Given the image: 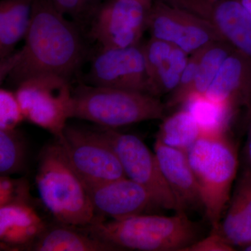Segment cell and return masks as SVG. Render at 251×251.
Masks as SVG:
<instances>
[{
  "mask_svg": "<svg viewBox=\"0 0 251 251\" xmlns=\"http://www.w3.org/2000/svg\"><path fill=\"white\" fill-rule=\"evenodd\" d=\"M85 33L51 0H34L24 45L0 61V80L17 87L30 77L58 75L72 81L90 57Z\"/></svg>",
  "mask_w": 251,
  "mask_h": 251,
  "instance_id": "6da1fadb",
  "label": "cell"
},
{
  "mask_svg": "<svg viewBox=\"0 0 251 251\" xmlns=\"http://www.w3.org/2000/svg\"><path fill=\"white\" fill-rule=\"evenodd\" d=\"M83 229L119 251H184L199 239V227L186 211L171 216L140 214L110 222L99 216Z\"/></svg>",
  "mask_w": 251,
  "mask_h": 251,
  "instance_id": "7a4b0ae2",
  "label": "cell"
},
{
  "mask_svg": "<svg viewBox=\"0 0 251 251\" xmlns=\"http://www.w3.org/2000/svg\"><path fill=\"white\" fill-rule=\"evenodd\" d=\"M36 184L41 202L57 222L86 228L98 219L85 184L58 140L41 151Z\"/></svg>",
  "mask_w": 251,
  "mask_h": 251,
  "instance_id": "3957f363",
  "label": "cell"
},
{
  "mask_svg": "<svg viewBox=\"0 0 251 251\" xmlns=\"http://www.w3.org/2000/svg\"><path fill=\"white\" fill-rule=\"evenodd\" d=\"M186 153L206 218L219 229L239 166L237 146L227 133L202 134Z\"/></svg>",
  "mask_w": 251,
  "mask_h": 251,
  "instance_id": "277c9868",
  "label": "cell"
},
{
  "mask_svg": "<svg viewBox=\"0 0 251 251\" xmlns=\"http://www.w3.org/2000/svg\"><path fill=\"white\" fill-rule=\"evenodd\" d=\"M166 106L158 97L137 91L81 82L73 88L72 118L115 128L164 118Z\"/></svg>",
  "mask_w": 251,
  "mask_h": 251,
  "instance_id": "5b68a950",
  "label": "cell"
},
{
  "mask_svg": "<svg viewBox=\"0 0 251 251\" xmlns=\"http://www.w3.org/2000/svg\"><path fill=\"white\" fill-rule=\"evenodd\" d=\"M15 91L25 120L61 139L72 118V81L58 75H39L23 81Z\"/></svg>",
  "mask_w": 251,
  "mask_h": 251,
  "instance_id": "8992f818",
  "label": "cell"
},
{
  "mask_svg": "<svg viewBox=\"0 0 251 251\" xmlns=\"http://www.w3.org/2000/svg\"><path fill=\"white\" fill-rule=\"evenodd\" d=\"M57 140L85 185L127 177L116 151L101 130L67 125L62 138Z\"/></svg>",
  "mask_w": 251,
  "mask_h": 251,
  "instance_id": "52a82bcc",
  "label": "cell"
},
{
  "mask_svg": "<svg viewBox=\"0 0 251 251\" xmlns=\"http://www.w3.org/2000/svg\"><path fill=\"white\" fill-rule=\"evenodd\" d=\"M121 162L126 176L150 193L157 208L181 212V208L162 173L155 152L136 135L101 127Z\"/></svg>",
  "mask_w": 251,
  "mask_h": 251,
  "instance_id": "ba28073f",
  "label": "cell"
},
{
  "mask_svg": "<svg viewBox=\"0 0 251 251\" xmlns=\"http://www.w3.org/2000/svg\"><path fill=\"white\" fill-rule=\"evenodd\" d=\"M89 59L85 83L151 94L145 50L140 44L126 48L97 46Z\"/></svg>",
  "mask_w": 251,
  "mask_h": 251,
  "instance_id": "9c48e42d",
  "label": "cell"
},
{
  "mask_svg": "<svg viewBox=\"0 0 251 251\" xmlns=\"http://www.w3.org/2000/svg\"><path fill=\"white\" fill-rule=\"evenodd\" d=\"M151 7L141 0H108L91 20L86 36L101 48H126L140 44L148 28Z\"/></svg>",
  "mask_w": 251,
  "mask_h": 251,
  "instance_id": "30bf717a",
  "label": "cell"
},
{
  "mask_svg": "<svg viewBox=\"0 0 251 251\" xmlns=\"http://www.w3.org/2000/svg\"><path fill=\"white\" fill-rule=\"evenodd\" d=\"M202 20L179 8H171L162 1L151 5L148 28L152 39L170 43L186 53L198 52L211 43V33Z\"/></svg>",
  "mask_w": 251,
  "mask_h": 251,
  "instance_id": "8fae6325",
  "label": "cell"
},
{
  "mask_svg": "<svg viewBox=\"0 0 251 251\" xmlns=\"http://www.w3.org/2000/svg\"><path fill=\"white\" fill-rule=\"evenodd\" d=\"M85 186L96 213L101 216L122 220L156 207L148 191L128 177Z\"/></svg>",
  "mask_w": 251,
  "mask_h": 251,
  "instance_id": "7c38bea8",
  "label": "cell"
},
{
  "mask_svg": "<svg viewBox=\"0 0 251 251\" xmlns=\"http://www.w3.org/2000/svg\"><path fill=\"white\" fill-rule=\"evenodd\" d=\"M154 152L162 173L181 210L202 207L197 180L186 151L168 146L156 138Z\"/></svg>",
  "mask_w": 251,
  "mask_h": 251,
  "instance_id": "4fadbf2b",
  "label": "cell"
},
{
  "mask_svg": "<svg viewBox=\"0 0 251 251\" xmlns=\"http://www.w3.org/2000/svg\"><path fill=\"white\" fill-rule=\"evenodd\" d=\"M200 14L210 16L214 29L251 62V14L239 0H209Z\"/></svg>",
  "mask_w": 251,
  "mask_h": 251,
  "instance_id": "5bb4252c",
  "label": "cell"
},
{
  "mask_svg": "<svg viewBox=\"0 0 251 251\" xmlns=\"http://www.w3.org/2000/svg\"><path fill=\"white\" fill-rule=\"evenodd\" d=\"M47 226L31 202H12L0 206L1 250L25 251Z\"/></svg>",
  "mask_w": 251,
  "mask_h": 251,
  "instance_id": "9a60e30c",
  "label": "cell"
},
{
  "mask_svg": "<svg viewBox=\"0 0 251 251\" xmlns=\"http://www.w3.org/2000/svg\"><path fill=\"white\" fill-rule=\"evenodd\" d=\"M219 231L234 247L251 244V171L244 168Z\"/></svg>",
  "mask_w": 251,
  "mask_h": 251,
  "instance_id": "2e32d148",
  "label": "cell"
},
{
  "mask_svg": "<svg viewBox=\"0 0 251 251\" xmlns=\"http://www.w3.org/2000/svg\"><path fill=\"white\" fill-rule=\"evenodd\" d=\"M31 251H115L118 249L92 236L83 228L61 224L48 225L39 237L28 246Z\"/></svg>",
  "mask_w": 251,
  "mask_h": 251,
  "instance_id": "e0dca14e",
  "label": "cell"
},
{
  "mask_svg": "<svg viewBox=\"0 0 251 251\" xmlns=\"http://www.w3.org/2000/svg\"><path fill=\"white\" fill-rule=\"evenodd\" d=\"M34 0H1L0 3V61L15 52L24 40L32 16Z\"/></svg>",
  "mask_w": 251,
  "mask_h": 251,
  "instance_id": "ac0fdd59",
  "label": "cell"
},
{
  "mask_svg": "<svg viewBox=\"0 0 251 251\" xmlns=\"http://www.w3.org/2000/svg\"><path fill=\"white\" fill-rule=\"evenodd\" d=\"M202 130V134L227 133L234 107L218 103L201 94H191L184 102Z\"/></svg>",
  "mask_w": 251,
  "mask_h": 251,
  "instance_id": "d6986e66",
  "label": "cell"
},
{
  "mask_svg": "<svg viewBox=\"0 0 251 251\" xmlns=\"http://www.w3.org/2000/svg\"><path fill=\"white\" fill-rule=\"evenodd\" d=\"M202 134L194 117L184 108L163 119L156 138L168 146L187 152Z\"/></svg>",
  "mask_w": 251,
  "mask_h": 251,
  "instance_id": "ffe728a7",
  "label": "cell"
},
{
  "mask_svg": "<svg viewBox=\"0 0 251 251\" xmlns=\"http://www.w3.org/2000/svg\"><path fill=\"white\" fill-rule=\"evenodd\" d=\"M186 54L184 50L174 46L168 59L148 68L152 95L158 97L176 90L180 77L188 62Z\"/></svg>",
  "mask_w": 251,
  "mask_h": 251,
  "instance_id": "44dd1931",
  "label": "cell"
},
{
  "mask_svg": "<svg viewBox=\"0 0 251 251\" xmlns=\"http://www.w3.org/2000/svg\"><path fill=\"white\" fill-rule=\"evenodd\" d=\"M27 150L25 138L17 128L0 130L1 176H10L24 171Z\"/></svg>",
  "mask_w": 251,
  "mask_h": 251,
  "instance_id": "7402d4cb",
  "label": "cell"
},
{
  "mask_svg": "<svg viewBox=\"0 0 251 251\" xmlns=\"http://www.w3.org/2000/svg\"><path fill=\"white\" fill-rule=\"evenodd\" d=\"M229 54L230 52L227 47L213 46L212 44L201 51L197 75L184 101L191 94L203 95L205 93L208 87L219 72L223 63Z\"/></svg>",
  "mask_w": 251,
  "mask_h": 251,
  "instance_id": "603a6c76",
  "label": "cell"
},
{
  "mask_svg": "<svg viewBox=\"0 0 251 251\" xmlns=\"http://www.w3.org/2000/svg\"><path fill=\"white\" fill-rule=\"evenodd\" d=\"M25 120L16 91L0 90V130L17 128Z\"/></svg>",
  "mask_w": 251,
  "mask_h": 251,
  "instance_id": "cb8c5ba5",
  "label": "cell"
},
{
  "mask_svg": "<svg viewBox=\"0 0 251 251\" xmlns=\"http://www.w3.org/2000/svg\"><path fill=\"white\" fill-rule=\"evenodd\" d=\"M30 190L26 179L0 176V206L16 202H31Z\"/></svg>",
  "mask_w": 251,
  "mask_h": 251,
  "instance_id": "d4e9b609",
  "label": "cell"
},
{
  "mask_svg": "<svg viewBox=\"0 0 251 251\" xmlns=\"http://www.w3.org/2000/svg\"><path fill=\"white\" fill-rule=\"evenodd\" d=\"M54 6L67 18L76 23L86 33L92 15L82 0H51Z\"/></svg>",
  "mask_w": 251,
  "mask_h": 251,
  "instance_id": "484cf974",
  "label": "cell"
},
{
  "mask_svg": "<svg viewBox=\"0 0 251 251\" xmlns=\"http://www.w3.org/2000/svg\"><path fill=\"white\" fill-rule=\"evenodd\" d=\"M234 248L219 229H212L208 237L198 239L184 251H231Z\"/></svg>",
  "mask_w": 251,
  "mask_h": 251,
  "instance_id": "4316f807",
  "label": "cell"
},
{
  "mask_svg": "<svg viewBox=\"0 0 251 251\" xmlns=\"http://www.w3.org/2000/svg\"><path fill=\"white\" fill-rule=\"evenodd\" d=\"M248 134L247 141L244 146V156L245 168L251 171V120L248 124Z\"/></svg>",
  "mask_w": 251,
  "mask_h": 251,
  "instance_id": "83f0119b",
  "label": "cell"
},
{
  "mask_svg": "<svg viewBox=\"0 0 251 251\" xmlns=\"http://www.w3.org/2000/svg\"><path fill=\"white\" fill-rule=\"evenodd\" d=\"M251 14V0H239Z\"/></svg>",
  "mask_w": 251,
  "mask_h": 251,
  "instance_id": "f1b7e54d",
  "label": "cell"
},
{
  "mask_svg": "<svg viewBox=\"0 0 251 251\" xmlns=\"http://www.w3.org/2000/svg\"><path fill=\"white\" fill-rule=\"evenodd\" d=\"M141 1H143L145 4H146L148 5V6H150V7H151V0H141Z\"/></svg>",
  "mask_w": 251,
  "mask_h": 251,
  "instance_id": "f546056e",
  "label": "cell"
},
{
  "mask_svg": "<svg viewBox=\"0 0 251 251\" xmlns=\"http://www.w3.org/2000/svg\"><path fill=\"white\" fill-rule=\"evenodd\" d=\"M243 250L251 251V244H249V245H247V247L243 248Z\"/></svg>",
  "mask_w": 251,
  "mask_h": 251,
  "instance_id": "4dcf8cb0",
  "label": "cell"
},
{
  "mask_svg": "<svg viewBox=\"0 0 251 251\" xmlns=\"http://www.w3.org/2000/svg\"><path fill=\"white\" fill-rule=\"evenodd\" d=\"M247 120L248 121H250L251 120V108L250 110H249V112H248L247 115Z\"/></svg>",
  "mask_w": 251,
  "mask_h": 251,
  "instance_id": "1f68e13d",
  "label": "cell"
}]
</instances>
